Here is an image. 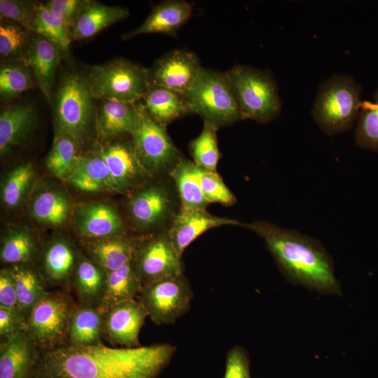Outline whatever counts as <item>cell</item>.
<instances>
[{"instance_id": "20", "label": "cell", "mask_w": 378, "mask_h": 378, "mask_svg": "<svg viewBox=\"0 0 378 378\" xmlns=\"http://www.w3.org/2000/svg\"><path fill=\"white\" fill-rule=\"evenodd\" d=\"M129 15L127 8L84 1L70 31L71 39L79 41L94 36L111 24L127 18Z\"/></svg>"}, {"instance_id": "48", "label": "cell", "mask_w": 378, "mask_h": 378, "mask_svg": "<svg viewBox=\"0 0 378 378\" xmlns=\"http://www.w3.org/2000/svg\"><path fill=\"white\" fill-rule=\"evenodd\" d=\"M68 179L71 184L80 190L97 192L104 190L99 183L76 165Z\"/></svg>"}, {"instance_id": "36", "label": "cell", "mask_w": 378, "mask_h": 378, "mask_svg": "<svg viewBox=\"0 0 378 378\" xmlns=\"http://www.w3.org/2000/svg\"><path fill=\"white\" fill-rule=\"evenodd\" d=\"M217 130L215 126L204 121L200 134L189 144L193 162L198 167L212 172L216 171L220 155L218 146Z\"/></svg>"}, {"instance_id": "28", "label": "cell", "mask_w": 378, "mask_h": 378, "mask_svg": "<svg viewBox=\"0 0 378 378\" xmlns=\"http://www.w3.org/2000/svg\"><path fill=\"white\" fill-rule=\"evenodd\" d=\"M136 246L120 235L94 239L88 246L92 260L106 272L132 262Z\"/></svg>"}, {"instance_id": "5", "label": "cell", "mask_w": 378, "mask_h": 378, "mask_svg": "<svg viewBox=\"0 0 378 378\" xmlns=\"http://www.w3.org/2000/svg\"><path fill=\"white\" fill-rule=\"evenodd\" d=\"M183 95L193 113L218 129L242 120L225 72L202 67L194 83Z\"/></svg>"}, {"instance_id": "18", "label": "cell", "mask_w": 378, "mask_h": 378, "mask_svg": "<svg viewBox=\"0 0 378 378\" xmlns=\"http://www.w3.org/2000/svg\"><path fill=\"white\" fill-rule=\"evenodd\" d=\"M190 4L182 0H169L156 5L144 22L136 29L126 34L128 39L140 34H164L176 37L177 31L191 17Z\"/></svg>"}, {"instance_id": "13", "label": "cell", "mask_w": 378, "mask_h": 378, "mask_svg": "<svg viewBox=\"0 0 378 378\" xmlns=\"http://www.w3.org/2000/svg\"><path fill=\"white\" fill-rule=\"evenodd\" d=\"M148 313L136 299L125 301L109 308L104 314L103 335L114 345L141 346L139 333Z\"/></svg>"}, {"instance_id": "15", "label": "cell", "mask_w": 378, "mask_h": 378, "mask_svg": "<svg viewBox=\"0 0 378 378\" xmlns=\"http://www.w3.org/2000/svg\"><path fill=\"white\" fill-rule=\"evenodd\" d=\"M38 348L24 330L1 340L0 378H28L39 355Z\"/></svg>"}, {"instance_id": "10", "label": "cell", "mask_w": 378, "mask_h": 378, "mask_svg": "<svg viewBox=\"0 0 378 378\" xmlns=\"http://www.w3.org/2000/svg\"><path fill=\"white\" fill-rule=\"evenodd\" d=\"M139 106V120L130 134L137 157L148 172L173 168L181 160L178 149L165 127L149 115L141 101Z\"/></svg>"}, {"instance_id": "31", "label": "cell", "mask_w": 378, "mask_h": 378, "mask_svg": "<svg viewBox=\"0 0 378 378\" xmlns=\"http://www.w3.org/2000/svg\"><path fill=\"white\" fill-rule=\"evenodd\" d=\"M78 258L69 242L61 239L52 241L44 255V269L48 279L57 284L66 283L74 273Z\"/></svg>"}, {"instance_id": "43", "label": "cell", "mask_w": 378, "mask_h": 378, "mask_svg": "<svg viewBox=\"0 0 378 378\" xmlns=\"http://www.w3.org/2000/svg\"><path fill=\"white\" fill-rule=\"evenodd\" d=\"M36 3L21 0H1V20H9L29 31Z\"/></svg>"}, {"instance_id": "22", "label": "cell", "mask_w": 378, "mask_h": 378, "mask_svg": "<svg viewBox=\"0 0 378 378\" xmlns=\"http://www.w3.org/2000/svg\"><path fill=\"white\" fill-rule=\"evenodd\" d=\"M139 102L101 100L96 108V127L101 135L109 139L123 134H131L139 120Z\"/></svg>"}, {"instance_id": "2", "label": "cell", "mask_w": 378, "mask_h": 378, "mask_svg": "<svg viewBox=\"0 0 378 378\" xmlns=\"http://www.w3.org/2000/svg\"><path fill=\"white\" fill-rule=\"evenodd\" d=\"M258 234L291 282L327 294H340L332 260L317 239L265 221L242 223Z\"/></svg>"}, {"instance_id": "44", "label": "cell", "mask_w": 378, "mask_h": 378, "mask_svg": "<svg viewBox=\"0 0 378 378\" xmlns=\"http://www.w3.org/2000/svg\"><path fill=\"white\" fill-rule=\"evenodd\" d=\"M223 378H251L248 355L243 347L235 346L228 351Z\"/></svg>"}, {"instance_id": "17", "label": "cell", "mask_w": 378, "mask_h": 378, "mask_svg": "<svg viewBox=\"0 0 378 378\" xmlns=\"http://www.w3.org/2000/svg\"><path fill=\"white\" fill-rule=\"evenodd\" d=\"M59 52L52 43L36 34L29 38L24 51V64L32 69L40 90L48 101L51 99Z\"/></svg>"}, {"instance_id": "37", "label": "cell", "mask_w": 378, "mask_h": 378, "mask_svg": "<svg viewBox=\"0 0 378 378\" xmlns=\"http://www.w3.org/2000/svg\"><path fill=\"white\" fill-rule=\"evenodd\" d=\"M35 251L36 244L31 235L24 229L16 230L3 239L1 260L13 265L25 264L32 259Z\"/></svg>"}, {"instance_id": "33", "label": "cell", "mask_w": 378, "mask_h": 378, "mask_svg": "<svg viewBox=\"0 0 378 378\" xmlns=\"http://www.w3.org/2000/svg\"><path fill=\"white\" fill-rule=\"evenodd\" d=\"M29 31L46 38L60 52L68 54L71 41L70 29L55 17L43 4H36Z\"/></svg>"}, {"instance_id": "16", "label": "cell", "mask_w": 378, "mask_h": 378, "mask_svg": "<svg viewBox=\"0 0 378 378\" xmlns=\"http://www.w3.org/2000/svg\"><path fill=\"white\" fill-rule=\"evenodd\" d=\"M74 223L80 235L94 239L120 236L124 230L117 211L99 202L82 204L75 212Z\"/></svg>"}, {"instance_id": "45", "label": "cell", "mask_w": 378, "mask_h": 378, "mask_svg": "<svg viewBox=\"0 0 378 378\" xmlns=\"http://www.w3.org/2000/svg\"><path fill=\"white\" fill-rule=\"evenodd\" d=\"M83 3L84 1L82 0H51L43 4L55 17L62 20L71 31Z\"/></svg>"}, {"instance_id": "42", "label": "cell", "mask_w": 378, "mask_h": 378, "mask_svg": "<svg viewBox=\"0 0 378 378\" xmlns=\"http://www.w3.org/2000/svg\"><path fill=\"white\" fill-rule=\"evenodd\" d=\"M76 165L99 183L104 190L106 189L111 191L120 190L108 166L98 153L85 157L78 156Z\"/></svg>"}, {"instance_id": "25", "label": "cell", "mask_w": 378, "mask_h": 378, "mask_svg": "<svg viewBox=\"0 0 378 378\" xmlns=\"http://www.w3.org/2000/svg\"><path fill=\"white\" fill-rule=\"evenodd\" d=\"M105 312L99 307L80 304L71 316L68 344L91 346L101 344Z\"/></svg>"}, {"instance_id": "7", "label": "cell", "mask_w": 378, "mask_h": 378, "mask_svg": "<svg viewBox=\"0 0 378 378\" xmlns=\"http://www.w3.org/2000/svg\"><path fill=\"white\" fill-rule=\"evenodd\" d=\"M84 77L94 99L132 104L142 99L150 84L148 69L122 58L94 65Z\"/></svg>"}, {"instance_id": "26", "label": "cell", "mask_w": 378, "mask_h": 378, "mask_svg": "<svg viewBox=\"0 0 378 378\" xmlns=\"http://www.w3.org/2000/svg\"><path fill=\"white\" fill-rule=\"evenodd\" d=\"M142 288L132 262L107 272L102 298L98 307L106 312L117 304L136 299Z\"/></svg>"}, {"instance_id": "11", "label": "cell", "mask_w": 378, "mask_h": 378, "mask_svg": "<svg viewBox=\"0 0 378 378\" xmlns=\"http://www.w3.org/2000/svg\"><path fill=\"white\" fill-rule=\"evenodd\" d=\"M132 265L143 287L183 273L181 257L167 233L136 246Z\"/></svg>"}, {"instance_id": "30", "label": "cell", "mask_w": 378, "mask_h": 378, "mask_svg": "<svg viewBox=\"0 0 378 378\" xmlns=\"http://www.w3.org/2000/svg\"><path fill=\"white\" fill-rule=\"evenodd\" d=\"M10 269L15 283L19 312L26 323L47 291L38 274L25 264L15 265Z\"/></svg>"}, {"instance_id": "3", "label": "cell", "mask_w": 378, "mask_h": 378, "mask_svg": "<svg viewBox=\"0 0 378 378\" xmlns=\"http://www.w3.org/2000/svg\"><path fill=\"white\" fill-rule=\"evenodd\" d=\"M360 85L350 75L334 74L323 81L312 110L318 127L330 136L349 130L360 113Z\"/></svg>"}, {"instance_id": "6", "label": "cell", "mask_w": 378, "mask_h": 378, "mask_svg": "<svg viewBox=\"0 0 378 378\" xmlns=\"http://www.w3.org/2000/svg\"><path fill=\"white\" fill-rule=\"evenodd\" d=\"M85 78L77 74L66 75L56 95L55 118L57 132L73 139L78 146L89 140L96 127V107Z\"/></svg>"}, {"instance_id": "1", "label": "cell", "mask_w": 378, "mask_h": 378, "mask_svg": "<svg viewBox=\"0 0 378 378\" xmlns=\"http://www.w3.org/2000/svg\"><path fill=\"white\" fill-rule=\"evenodd\" d=\"M176 351L164 343L134 348L65 344L43 350L32 378H156Z\"/></svg>"}, {"instance_id": "40", "label": "cell", "mask_w": 378, "mask_h": 378, "mask_svg": "<svg viewBox=\"0 0 378 378\" xmlns=\"http://www.w3.org/2000/svg\"><path fill=\"white\" fill-rule=\"evenodd\" d=\"M34 172L30 164L19 165L13 169L4 180L1 197L5 205L13 208L23 200L34 178Z\"/></svg>"}, {"instance_id": "29", "label": "cell", "mask_w": 378, "mask_h": 378, "mask_svg": "<svg viewBox=\"0 0 378 378\" xmlns=\"http://www.w3.org/2000/svg\"><path fill=\"white\" fill-rule=\"evenodd\" d=\"M172 176L182 209H205L209 204L200 184V167L193 162L181 159L172 169Z\"/></svg>"}, {"instance_id": "39", "label": "cell", "mask_w": 378, "mask_h": 378, "mask_svg": "<svg viewBox=\"0 0 378 378\" xmlns=\"http://www.w3.org/2000/svg\"><path fill=\"white\" fill-rule=\"evenodd\" d=\"M28 31L10 21L2 20L0 24L1 56L24 64V51L29 41Z\"/></svg>"}, {"instance_id": "14", "label": "cell", "mask_w": 378, "mask_h": 378, "mask_svg": "<svg viewBox=\"0 0 378 378\" xmlns=\"http://www.w3.org/2000/svg\"><path fill=\"white\" fill-rule=\"evenodd\" d=\"M235 225H241L238 220L218 217L205 209H182L174 217L167 234L179 256L200 235L214 227Z\"/></svg>"}, {"instance_id": "34", "label": "cell", "mask_w": 378, "mask_h": 378, "mask_svg": "<svg viewBox=\"0 0 378 378\" xmlns=\"http://www.w3.org/2000/svg\"><path fill=\"white\" fill-rule=\"evenodd\" d=\"M78 148L73 139L57 132L52 149L46 160L48 171L58 178H69L76 167Z\"/></svg>"}, {"instance_id": "8", "label": "cell", "mask_w": 378, "mask_h": 378, "mask_svg": "<svg viewBox=\"0 0 378 378\" xmlns=\"http://www.w3.org/2000/svg\"><path fill=\"white\" fill-rule=\"evenodd\" d=\"M75 307L64 293L47 292L31 310L24 330L43 350L65 344Z\"/></svg>"}, {"instance_id": "4", "label": "cell", "mask_w": 378, "mask_h": 378, "mask_svg": "<svg viewBox=\"0 0 378 378\" xmlns=\"http://www.w3.org/2000/svg\"><path fill=\"white\" fill-rule=\"evenodd\" d=\"M233 88L241 119L266 123L281 113L279 88L270 70L237 64L225 71Z\"/></svg>"}, {"instance_id": "19", "label": "cell", "mask_w": 378, "mask_h": 378, "mask_svg": "<svg viewBox=\"0 0 378 378\" xmlns=\"http://www.w3.org/2000/svg\"><path fill=\"white\" fill-rule=\"evenodd\" d=\"M36 123L35 109L29 104L18 103L2 109L0 113L1 155L24 143Z\"/></svg>"}, {"instance_id": "46", "label": "cell", "mask_w": 378, "mask_h": 378, "mask_svg": "<svg viewBox=\"0 0 378 378\" xmlns=\"http://www.w3.org/2000/svg\"><path fill=\"white\" fill-rule=\"evenodd\" d=\"M0 306L20 314L15 283L10 268L0 272Z\"/></svg>"}, {"instance_id": "12", "label": "cell", "mask_w": 378, "mask_h": 378, "mask_svg": "<svg viewBox=\"0 0 378 378\" xmlns=\"http://www.w3.org/2000/svg\"><path fill=\"white\" fill-rule=\"evenodd\" d=\"M202 67L195 52L176 49L157 59L148 69L150 83L184 94Z\"/></svg>"}, {"instance_id": "23", "label": "cell", "mask_w": 378, "mask_h": 378, "mask_svg": "<svg viewBox=\"0 0 378 378\" xmlns=\"http://www.w3.org/2000/svg\"><path fill=\"white\" fill-rule=\"evenodd\" d=\"M141 102L149 115L164 127L177 118L193 113L183 94L152 84Z\"/></svg>"}, {"instance_id": "9", "label": "cell", "mask_w": 378, "mask_h": 378, "mask_svg": "<svg viewBox=\"0 0 378 378\" xmlns=\"http://www.w3.org/2000/svg\"><path fill=\"white\" fill-rule=\"evenodd\" d=\"M193 293L183 274L165 278L142 288L138 300L157 325L174 323L188 312Z\"/></svg>"}, {"instance_id": "32", "label": "cell", "mask_w": 378, "mask_h": 378, "mask_svg": "<svg viewBox=\"0 0 378 378\" xmlns=\"http://www.w3.org/2000/svg\"><path fill=\"white\" fill-rule=\"evenodd\" d=\"M70 209V203L64 193L56 190H47L35 196L30 206V212L37 221L58 226L66 220Z\"/></svg>"}, {"instance_id": "35", "label": "cell", "mask_w": 378, "mask_h": 378, "mask_svg": "<svg viewBox=\"0 0 378 378\" xmlns=\"http://www.w3.org/2000/svg\"><path fill=\"white\" fill-rule=\"evenodd\" d=\"M356 145L378 152V90L373 100L362 102L355 130Z\"/></svg>"}, {"instance_id": "38", "label": "cell", "mask_w": 378, "mask_h": 378, "mask_svg": "<svg viewBox=\"0 0 378 378\" xmlns=\"http://www.w3.org/2000/svg\"><path fill=\"white\" fill-rule=\"evenodd\" d=\"M34 86L32 76L24 64L7 62L0 68V95L1 99H10Z\"/></svg>"}, {"instance_id": "21", "label": "cell", "mask_w": 378, "mask_h": 378, "mask_svg": "<svg viewBox=\"0 0 378 378\" xmlns=\"http://www.w3.org/2000/svg\"><path fill=\"white\" fill-rule=\"evenodd\" d=\"M98 154L108 166L120 190L132 186L147 174L132 144L115 143L103 148Z\"/></svg>"}, {"instance_id": "27", "label": "cell", "mask_w": 378, "mask_h": 378, "mask_svg": "<svg viewBox=\"0 0 378 378\" xmlns=\"http://www.w3.org/2000/svg\"><path fill=\"white\" fill-rule=\"evenodd\" d=\"M72 276L80 304L98 307L104 293L106 272L92 260L78 256Z\"/></svg>"}, {"instance_id": "41", "label": "cell", "mask_w": 378, "mask_h": 378, "mask_svg": "<svg viewBox=\"0 0 378 378\" xmlns=\"http://www.w3.org/2000/svg\"><path fill=\"white\" fill-rule=\"evenodd\" d=\"M200 178L203 194L209 203L216 202L231 206L236 198L225 185L216 172H212L200 167Z\"/></svg>"}, {"instance_id": "24", "label": "cell", "mask_w": 378, "mask_h": 378, "mask_svg": "<svg viewBox=\"0 0 378 378\" xmlns=\"http://www.w3.org/2000/svg\"><path fill=\"white\" fill-rule=\"evenodd\" d=\"M170 198L163 187L150 186L137 192L130 200L132 219L142 227H152L164 222L170 213Z\"/></svg>"}, {"instance_id": "47", "label": "cell", "mask_w": 378, "mask_h": 378, "mask_svg": "<svg viewBox=\"0 0 378 378\" xmlns=\"http://www.w3.org/2000/svg\"><path fill=\"white\" fill-rule=\"evenodd\" d=\"M25 321L13 310L0 306V336L3 340L24 330Z\"/></svg>"}]
</instances>
